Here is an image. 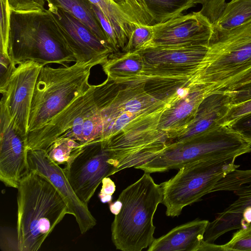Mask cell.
<instances>
[{"label":"cell","mask_w":251,"mask_h":251,"mask_svg":"<svg viewBox=\"0 0 251 251\" xmlns=\"http://www.w3.org/2000/svg\"><path fill=\"white\" fill-rule=\"evenodd\" d=\"M0 54L8 55L10 8L8 0H0Z\"/></svg>","instance_id":"f546056e"},{"label":"cell","mask_w":251,"mask_h":251,"mask_svg":"<svg viewBox=\"0 0 251 251\" xmlns=\"http://www.w3.org/2000/svg\"><path fill=\"white\" fill-rule=\"evenodd\" d=\"M237 156L198 160L178 169L177 174L160 185L163 191L162 203L166 215L178 216L183 208L201 200L210 193L215 185L240 165L235 163Z\"/></svg>","instance_id":"ba28073f"},{"label":"cell","mask_w":251,"mask_h":251,"mask_svg":"<svg viewBox=\"0 0 251 251\" xmlns=\"http://www.w3.org/2000/svg\"><path fill=\"white\" fill-rule=\"evenodd\" d=\"M152 29V38L144 48L208 47L213 32L212 24L200 11L181 14L165 22L154 24Z\"/></svg>","instance_id":"5bb4252c"},{"label":"cell","mask_w":251,"mask_h":251,"mask_svg":"<svg viewBox=\"0 0 251 251\" xmlns=\"http://www.w3.org/2000/svg\"><path fill=\"white\" fill-rule=\"evenodd\" d=\"M251 113V99L230 106L226 114L220 120V125L227 126L238 118Z\"/></svg>","instance_id":"d6a6232c"},{"label":"cell","mask_w":251,"mask_h":251,"mask_svg":"<svg viewBox=\"0 0 251 251\" xmlns=\"http://www.w3.org/2000/svg\"><path fill=\"white\" fill-rule=\"evenodd\" d=\"M48 7L61 29L75 62L100 60L104 63L114 52L87 25L73 15L56 7Z\"/></svg>","instance_id":"2e32d148"},{"label":"cell","mask_w":251,"mask_h":251,"mask_svg":"<svg viewBox=\"0 0 251 251\" xmlns=\"http://www.w3.org/2000/svg\"><path fill=\"white\" fill-rule=\"evenodd\" d=\"M107 78L117 83L141 82L146 66L139 51L113 52L102 65Z\"/></svg>","instance_id":"603a6c76"},{"label":"cell","mask_w":251,"mask_h":251,"mask_svg":"<svg viewBox=\"0 0 251 251\" xmlns=\"http://www.w3.org/2000/svg\"><path fill=\"white\" fill-rule=\"evenodd\" d=\"M117 200L122 206L111 225V238L116 249L141 251L149 247L155 239L153 216L163 201L161 185L145 172Z\"/></svg>","instance_id":"5b68a950"},{"label":"cell","mask_w":251,"mask_h":251,"mask_svg":"<svg viewBox=\"0 0 251 251\" xmlns=\"http://www.w3.org/2000/svg\"><path fill=\"white\" fill-rule=\"evenodd\" d=\"M99 7L115 29L122 50L136 25H153L154 22L140 0H89Z\"/></svg>","instance_id":"d6986e66"},{"label":"cell","mask_w":251,"mask_h":251,"mask_svg":"<svg viewBox=\"0 0 251 251\" xmlns=\"http://www.w3.org/2000/svg\"><path fill=\"white\" fill-rule=\"evenodd\" d=\"M45 0L47 2L48 6L61 8L73 15L87 25L99 39L109 46L107 37L96 17L92 4L89 0Z\"/></svg>","instance_id":"cb8c5ba5"},{"label":"cell","mask_w":251,"mask_h":251,"mask_svg":"<svg viewBox=\"0 0 251 251\" xmlns=\"http://www.w3.org/2000/svg\"><path fill=\"white\" fill-rule=\"evenodd\" d=\"M114 82L112 93L101 109L103 126L121 114L148 115L168 103L149 92L145 82Z\"/></svg>","instance_id":"ac0fdd59"},{"label":"cell","mask_w":251,"mask_h":251,"mask_svg":"<svg viewBox=\"0 0 251 251\" xmlns=\"http://www.w3.org/2000/svg\"><path fill=\"white\" fill-rule=\"evenodd\" d=\"M102 186L99 197L103 203H111L112 195L116 190L114 182L108 177L104 178L102 181Z\"/></svg>","instance_id":"8d00e7d4"},{"label":"cell","mask_w":251,"mask_h":251,"mask_svg":"<svg viewBox=\"0 0 251 251\" xmlns=\"http://www.w3.org/2000/svg\"><path fill=\"white\" fill-rule=\"evenodd\" d=\"M103 63L92 60L56 68L43 66L31 102L28 132L45 125L85 93L91 86L88 80L92 68Z\"/></svg>","instance_id":"8992f818"},{"label":"cell","mask_w":251,"mask_h":251,"mask_svg":"<svg viewBox=\"0 0 251 251\" xmlns=\"http://www.w3.org/2000/svg\"><path fill=\"white\" fill-rule=\"evenodd\" d=\"M0 230V248L4 251H20L17 230L12 228H2Z\"/></svg>","instance_id":"d590c367"},{"label":"cell","mask_w":251,"mask_h":251,"mask_svg":"<svg viewBox=\"0 0 251 251\" xmlns=\"http://www.w3.org/2000/svg\"><path fill=\"white\" fill-rule=\"evenodd\" d=\"M43 66L32 61L20 63L4 89L0 91L6 98L9 113L15 126L27 136L35 84Z\"/></svg>","instance_id":"9a60e30c"},{"label":"cell","mask_w":251,"mask_h":251,"mask_svg":"<svg viewBox=\"0 0 251 251\" xmlns=\"http://www.w3.org/2000/svg\"><path fill=\"white\" fill-rule=\"evenodd\" d=\"M251 80V22L235 28L213 31L205 56L188 87L204 89L208 95L228 92Z\"/></svg>","instance_id":"6da1fadb"},{"label":"cell","mask_w":251,"mask_h":251,"mask_svg":"<svg viewBox=\"0 0 251 251\" xmlns=\"http://www.w3.org/2000/svg\"><path fill=\"white\" fill-rule=\"evenodd\" d=\"M121 206V202L117 200L113 203H110L109 209L110 211L115 215L119 212Z\"/></svg>","instance_id":"f35d334b"},{"label":"cell","mask_w":251,"mask_h":251,"mask_svg":"<svg viewBox=\"0 0 251 251\" xmlns=\"http://www.w3.org/2000/svg\"><path fill=\"white\" fill-rule=\"evenodd\" d=\"M83 145L69 138L56 140L46 151L49 157L58 165L65 164L80 151Z\"/></svg>","instance_id":"4316f807"},{"label":"cell","mask_w":251,"mask_h":251,"mask_svg":"<svg viewBox=\"0 0 251 251\" xmlns=\"http://www.w3.org/2000/svg\"><path fill=\"white\" fill-rule=\"evenodd\" d=\"M10 10L17 12H29L45 9V0H8Z\"/></svg>","instance_id":"836d02e7"},{"label":"cell","mask_w":251,"mask_h":251,"mask_svg":"<svg viewBox=\"0 0 251 251\" xmlns=\"http://www.w3.org/2000/svg\"><path fill=\"white\" fill-rule=\"evenodd\" d=\"M251 152V144L229 126L221 125L190 141L168 144L159 154L135 168L150 174L164 172L198 160L239 157Z\"/></svg>","instance_id":"52a82bcc"},{"label":"cell","mask_w":251,"mask_h":251,"mask_svg":"<svg viewBox=\"0 0 251 251\" xmlns=\"http://www.w3.org/2000/svg\"><path fill=\"white\" fill-rule=\"evenodd\" d=\"M154 24L165 22L195 6V0H140Z\"/></svg>","instance_id":"484cf974"},{"label":"cell","mask_w":251,"mask_h":251,"mask_svg":"<svg viewBox=\"0 0 251 251\" xmlns=\"http://www.w3.org/2000/svg\"><path fill=\"white\" fill-rule=\"evenodd\" d=\"M208 47H147L139 51L150 83L188 81L197 72Z\"/></svg>","instance_id":"30bf717a"},{"label":"cell","mask_w":251,"mask_h":251,"mask_svg":"<svg viewBox=\"0 0 251 251\" xmlns=\"http://www.w3.org/2000/svg\"><path fill=\"white\" fill-rule=\"evenodd\" d=\"M251 145V113L227 125Z\"/></svg>","instance_id":"e575fe53"},{"label":"cell","mask_w":251,"mask_h":251,"mask_svg":"<svg viewBox=\"0 0 251 251\" xmlns=\"http://www.w3.org/2000/svg\"><path fill=\"white\" fill-rule=\"evenodd\" d=\"M230 106L228 92L216 91L211 93L201 103L193 122L168 144L190 141L221 126L219 122Z\"/></svg>","instance_id":"ffe728a7"},{"label":"cell","mask_w":251,"mask_h":251,"mask_svg":"<svg viewBox=\"0 0 251 251\" xmlns=\"http://www.w3.org/2000/svg\"><path fill=\"white\" fill-rule=\"evenodd\" d=\"M251 22V0H231L226 3L213 31L231 30Z\"/></svg>","instance_id":"d4e9b609"},{"label":"cell","mask_w":251,"mask_h":251,"mask_svg":"<svg viewBox=\"0 0 251 251\" xmlns=\"http://www.w3.org/2000/svg\"><path fill=\"white\" fill-rule=\"evenodd\" d=\"M17 189L16 230L20 251H37L71 212L50 182L33 170L21 178Z\"/></svg>","instance_id":"7a4b0ae2"},{"label":"cell","mask_w":251,"mask_h":251,"mask_svg":"<svg viewBox=\"0 0 251 251\" xmlns=\"http://www.w3.org/2000/svg\"><path fill=\"white\" fill-rule=\"evenodd\" d=\"M251 224V207H246L242 213V219L240 222L241 228L248 227Z\"/></svg>","instance_id":"74e56055"},{"label":"cell","mask_w":251,"mask_h":251,"mask_svg":"<svg viewBox=\"0 0 251 251\" xmlns=\"http://www.w3.org/2000/svg\"><path fill=\"white\" fill-rule=\"evenodd\" d=\"M0 108V180L6 186L17 189L30 171L27 136L15 126L3 95Z\"/></svg>","instance_id":"7c38bea8"},{"label":"cell","mask_w":251,"mask_h":251,"mask_svg":"<svg viewBox=\"0 0 251 251\" xmlns=\"http://www.w3.org/2000/svg\"><path fill=\"white\" fill-rule=\"evenodd\" d=\"M8 53L13 64L32 61L43 66H63L75 60L61 29L49 9L29 12L10 11Z\"/></svg>","instance_id":"277c9868"},{"label":"cell","mask_w":251,"mask_h":251,"mask_svg":"<svg viewBox=\"0 0 251 251\" xmlns=\"http://www.w3.org/2000/svg\"><path fill=\"white\" fill-rule=\"evenodd\" d=\"M90 87L41 127L27 134L29 150L46 151L56 140L69 138L81 145L100 141L103 129L101 109L111 91L112 82Z\"/></svg>","instance_id":"3957f363"},{"label":"cell","mask_w":251,"mask_h":251,"mask_svg":"<svg viewBox=\"0 0 251 251\" xmlns=\"http://www.w3.org/2000/svg\"><path fill=\"white\" fill-rule=\"evenodd\" d=\"M223 251H251V224L244 228H240L233 234L231 239L221 245Z\"/></svg>","instance_id":"f1b7e54d"},{"label":"cell","mask_w":251,"mask_h":251,"mask_svg":"<svg viewBox=\"0 0 251 251\" xmlns=\"http://www.w3.org/2000/svg\"><path fill=\"white\" fill-rule=\"evenodd\" d=\"M168 106L101 141L114 162L116 173L147 163L167 147V135L158 129V124Z\"/></svg>","instance_id":"9c48e42d"},{"label":"cell","mask_w":251,"mask_h":251,"mask_svg":"<svg viewBox=\"0 0 251 251\" xmlns=\"http://www.w3.org/2000/svg\"><path fill=\"white\" fill-rule=\"evenodd\" d=\"M206 220L196 219L177 226L155 239L148 251H199L208 225Z\"/></svg>","instance_id":"7402d4cb"},{"label":"cell","mask_w":251,"mask_h":251,"mask_svg":"<svg viewBox=\"0 0 251 251\" xmlns=\"http://www.w3.org/2000/svg\"><path fill=\"white\" fill-rule=\"evenodd\" d=\"M216 189L232 192L238 198L209 222L203 238L209 243H214L230 230L241 228L242 212L246 207H251V169H236L230 171L218 182Z\"/></svg>","instance_id":"4fadbf2b"},{"label":"cell","mask_w":251,"mask_h":251,"mask_svg":"<svg viewBox=\"0 0 251 251\" xmlns=\"http://www.w3.org/2000/svg\"><path fill=\"white\" fill-rule=\"evenodd\" d=\"M202 7L199 11L213 25L218 19L226 4V0H195Z\"/></svg>","instance_id":"1f68e13d"},{"label":"cell","mask_w":251,"mask_h":251,"mask_svg":"<svg viewBox=\"0 0 251 251\" xmlns=\"http://www.w3.org/2000/svg\"><path fill=\"white\" fill-rule=\"evenodd\" d=\"M64 170L75 193L86 205L103 179L116 173V167L102 141L83 145Z\"/></svg>","instance_id":"8fae6325"},{"label":"cell","mask_w":251,"mask_h":251,"mask_svg":"<svg viewBox=\"0 0 251 251\" xmlns=\"http://www.w3.org/2000/svg\"><path fill=\"white\" fill-rule=\"evenodd\" d=\"M30 170H33L48 179L60 194L75 218L80 232L84 234L95 226L97 221L88 205L78 198L66 176L64 169L53 162L46 151L28 150Z\"/></svg>","instance_id":"e0dca14e"},{"label":"cell","mask_w":251,"mask_h":251,"mask_svg":"<svg viewBox=\"0 0 251 251\" xmlns=\"http://www.w3.org/2000/svg\"><path fill=\"white\" fill-rule=\"evenodd\" d=\"M92 7L96 17L107 37L109 46L114 52H119L120 49L119 40L113 25L99 7L93 4Z\"/></svg>","instance_id":"4dcf8cb0"},{"label":"cell","mask_w":251,"mask_h":251,"mask_svg":"<svg viewBox=\"0 0 251 251\" xmlns=\"http://www.w3.org/2000/svg\"><path fill=\"white\" fill-rule=\"evenodd\" d=\"M189 88V93L176 102L169 105L159 119L158 129L167 134L168 143L193 122L201 103L208 96L206 91L200 87Z\"/></svg>","instance_id":"44dd1931"},{"label":"cell","mask_w":251,"mask_h":251,"mask_svg":"<svg viewBox=\"0 0 251 251\" xmlns=\"http://www.w3.org/2000/svg\"><path fill=\"white\" fill-rule=\"evenodd\" d=\"M152 36V25H136L130 33L127 42L123 51H138L147 45Z\"/></svg>","instance_id":"83f0119b"}]
</instances>
